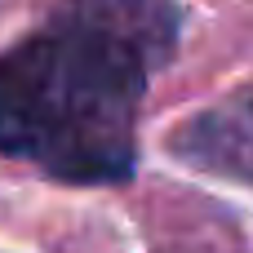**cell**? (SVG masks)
<instances>
[{
	"mask_svg": "<svg viewBox=\"0 0 253 253\" xmlns=\"http://www.w3.org/2000/svg\"><path fill=\"white\" fill-rule=\"evenodd\" d=\"M169 151L205 173L253 187V84L178 125L169 133Z\"/></svg>",
	"mask_w": 253,
	"mask_h": 253,
	"instance_id": "cell-2",
	"label": "cell"
},
{
	"mask_svg": "<svg viewBox=\"0 0 253 253\" xmlns=\"http://www.w3.org/2000/svg\"><path fill=\"white\" fill-rule=\"evenodd\" d=\"M173 44L169 0H71L0 53V156L76 187L125 182L147 80Z\"/></svg>",
	"mask_w": 253,
	"mask_h": 253,
	"instance_id": "cell-1",
	"label": "cell"
}]
</instances>
